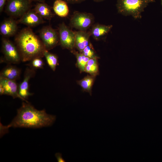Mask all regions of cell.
<instances>
[{
    "mask_svg": "<svg viewBox=\"0 0 162 162\" xmlns=\"http://www.w3.org/2000/svg\"><path fill=\"white\" fill-rule=\"evenodd\" d=\"M55 116L47 114L45 110H39L28 103L23 102L17 110V114L7 126L0 125L1 134L10 127L38 128L52 125Z\"/></svg>",
    "mask_w": 162,
    "mask_h": 162,
    "instance_id": "obj_1",
    "label": "cell"
},
{
    "mask_svg": "<svg viewBox=\"0 0 162 162\" xmlns=\"http://www.w3.org/2000/svg\"><path fill=\"white\" fill-rule=\"evenodd\" d=\"M15 41L23 62L43 57L46 50L40 38L29 27L22 30L15 37Z\"/></svg>",
    "mask_w": 162,
    "mask_h": 162,
    "instance_id": "obj_2",
    "label": "cell"
},
{
    "mask_svg": "<svg viewBox=\"0 0 162 162\" xmlns=\"http://www.w3.org/2000/svg\"><path fill=\"white\" fill-rule=\"evenodd\" d=\"M153 2L152 0H117L116 6L119 14L139 19L145 8Z\"/></svg>",
    "mask_w": 162,
    "mask_h": 162,
    "instance_id": "obj_3",
    "label": "cell"
},
{
    "mask_svg": "<svg viewBox=\"0 0 162 162\" xmlns=\"http://www.w3.org/2000/svg\"><path fill=\"white\" fill-rule=\"evenodd\" d=\"M32 2L29 0H7L5 11L12 17H21L30 9Z\"/></svg>",
    "mask_w": 162,
    "mask_h": 162,
    "instance_id": "obj_4",
    "label": "cell"
},
{
    "mask_svg": "<svg viewBox=\"0 0 162 162\" xmlns=\"http://www.w3.org/2000/svg\"><path fill=\"white\" fill-rule=\"evenodd\" d=\"M94 21V16L91 14L75 11L70 18V24L72 27L78 30L86 31Z\"/></svg>",
    "mask_w": 162,
    "mask_h": 162,
    "instance_id": "obj_5",
    "label": "cell"
},
{
    "mask_svg": "<svg viewBox=\"0 0 162 162\" xmlns=\"http://www.w3.org/2000/svg\"><path fill=\"white\" fill-rule=\"evenodd\" d=\"M39 36L47 50L54 48L59 42L58 32L50 26L43 27L39 31Z\"/></svg>",
    "mask_w": 162,
    "mask_h": 162,
    "instance_id": "obj_6",
    "label": "cell"
},
{
    "mask_svg": "<svg viewBox=\"0 0 162 162\" xmlns=\"http://www.w3.org/2000/svg\"><path fill=\"white\" fill-rule=\"evenodd\" d=\"M59 42L62 47L72 51L75 47L74 32L70 29L64 22L58 27Z\"/></svg>",
    "mask_w": 162,
    "mask_h": 162,
    "instance_id": "obj_7",
    "label": "cell"
},
{
    "mask_svg": "<svg viewBox=\"0 0 162 162\" xmlns=\"http://www.w3.org/2000/svg\"><path fill=\"white\" fill-rule=\"evenodd\" d=\"M2 52L7 61L11 63L18 64L21 61L16 45L11 41L7 39L2 38Z\"/></svg>",
    "mask_w": 162,
    "mask_h": 162,
    "instance_id": "obj_8",
    "label": "cell"
},
{
    "mask_svg": "<svg viewBox=\"0 0 162 162\" xmlns=\"http://www.w3.org/2000/svg\"><path fill=\"white\" fill-rule=\"evenodd\" d=\"M28 27H34L45 22L43 18L34 10L30 9L24 14L17 21Z\"/></svg>",
    "mask_w": 162,
    "mask_h": 162,
    "instance_id": "obj_9",
    "label": "cell"
},
{
    "mask_svg": "<svg viewBox=\"0 0 162 162\" xmlns=\"http://www.w3.org/2000/svg\"><path fill=\"white\" fill-rule=\"evenodd\" d=\"M0 85L4 91V94L10 95L14 98H19L26 102H28L23 98L19 94L18 87L15 81L7 79L0 76Z\"/></svg>",
    "mask_w": 162,
    "mask_h": 162,
    "instance_id": "obj_10",
    "label": "cell"
},
{
    "mask_svg": "<svg viewBox=\"0 0 162 162\" xmlns=\"http://www.w3.org/2000/svg\"><path fill=\"white\" fill-rule=\"evenodd\" d=\"M34 74V69L30 67L27 68L25 71L23 80L18 87L19 94L26 100L29 96L32 95L29 91V81Z\"/></svg>",
    "mask_w": 162,
    "mask_h": 162,
    "instance_id": "obj_11",
    "label": "cell"
},
{
    "mask_svg": "<svg viewBox=\"0 0 162 162\" xmlns=\"http://www.w3.org/2000/svg\"><path fill=\"white\" fill-rule=\"evenodd\" d=\"M17 21L11 18L4 20L1 23L0 26L1 34L6 37L13 36L17 32Z\"/></svg>",
    "mask_w": 162,
    "mask_h": 162,
    "instance_id": "obj_12",
    "label": "cell"
},
{
    "mask_svg": "<svg viewBox=\"0 0 162 162\" xmlns=\"http://www.w3.org/2000/svg\"><path fill=\"white\" fill-rule=\"evenodd\" d=\"M75 47L81 52L90 42L89 38L91 34L86 31H75Z\"/></svg>",
    "mask_w": 162,
    "mask_h": 162,
    "instance_id": "obj_13",
    "label": "cell"
},
{
    "mask_svg": "<svg viewBox=\"0 0 162 162\" xmlns=\"http://www.w3.org/2000/svg\"><path fill=\"white\" fill-rule=\"evenodd\" d=\"M112 25H106L97 24L94 25L90 32L91 35L95 40H100L109 32Z\"/></svg>",
    "mask_w": 162,
    "mask_h": 162,
    "instance_id": "obj_14",
    "label": "cell"
},
{
    "mask_svg": "<svg viewBox=\"0 0 162 162\" xmlns=\"http://www.w3.org/2000/svg\"><path fill=\"white\" fill-rule=\"evenodd\" d=\"M34 10L43 18L49 20L54 16L51 11V7L45 2H38Z\"/></svg>",
    "mask_w": 162,
    "mask_h": 162,
    "instance_id": "obj_15",
    "label": "cell"
},
{
    "mask_svg": "<svg viewBox=\"0 0 162 162\" xmlns=\"http://www.w3.org/2000/svg\"><path fill=\"white\" fill-rule=\"evenodd\" d=\"M20 70L15 66H8L2 70L0 76L8 80L16 81L20 78Z\"/></svg>",
    "mask_w": 162,
    "mask_h": 162,
    "instance_id": "obj_16",
    "label": "cell"
},
{
    "mask_svg": "<svg viewBox=\"0 0 162 162\" xmlns=\"http://www.w3.org/2000/svg\"><path fill=\"white\" fill-rule=\"evenodd\" d=\"M67 3L63 0H56L53 7L55 13L61 17L67 16L69 14V10Z\"/></svg>",
    "mask_w": 162,
    "mask_h": 162,
    "instance_id": "obj_17",
    "label": "cell"
},
{
    "mask_svg": "<svg viewBox=\"0 0 162 162\" xmlns=\"http://www.w3.org/2000/svg\"><path fill=\"white\" fill-rule=\"evenodd\" d=\"M95 76L88 75L78 81V84L84 91L89 92L91 95L92 88Z\"/></svg>",
    "mask_w": 162,
    "mask_h": 162,
    "instance_id": "obj_18",
    "label": "cell"
},
{
    "mask_svg": "<svg viewBox=\"0 0 162 162\" xmlns=\"http://www.w3.org/2000/svg\"><path fill=\"white\" fill-rule=\"evenodd\" d=\"M75 56L76 58V65L81 72H85V68L90 58L81 52L74 50L71 51Z\"/></svg>",
    "mask_w": 162,
    "mask_h": 162,
    "instance_id": "obj_19",
    "label": "cell"
},
{
    "mask_svg": "<svg viewBox=\"0 0 162 162\" xmlns=\"http://www.w3.org/2000/svg\"><path fill=\"white\" fill-rule=\"evenodd\" d=\"M98 58H90L86 67L85 72L95 76L99 72Z\"/></svg>",
    "mask_w": 162,
    "mask_h": 162,
    "instance_id": "obj_20",
    "label": "cell"
},
{
    "mask_svg": "<svg viewBox=\"0 0 162 162\" xmlns=\"http://www.w3.org/2000/svg\"><path fill=\"white\" fill-rule=\"evenodd\" d=\"M44 56L49 66L52 70L54 71L58 64L57 56L56 55L49 52L48 50H46L44 52Z\"/></svg>",
    "mask_w": 162,
    "mask_h": 162,
    "instance_id": "obj_21",
    "label": "cell"
},
{
    "mask_svg": "<svg viewBox=\"0 0 162 162\" xmlns=\"http://www.w3.org/2000/svg\"><path fill=\"white\" fill-rule=\"evenodd\" d=\"M80 52L90 58H98L90 42L89 44Z\"/></svg>",
    "mask_w": 162,
    "mask_h": 162,
    "instance_id": "obj_22",
    "label": "cell"
},
{
    "mask_svg": "<svg viewBox=\"0 0 162 162\" xmlns=\"http://www.w3.org/2000/svg\"><path fill=\"white\" fill-rule=\"evenodd\" d=\"M41 58L37 57L31 60L29 64L30 67L34 69L43 68L44 64Z\"/></svg>",
    "mask_w": 162,
    "mask_h": 162,
    "instance_id": "obj_23",
    "label": "cell"
},
{
    "mask_svg": "<svg viewBox=\"0 0 162 162\" xmlns=\"http://www.w3.org/2000/svg\"><path fill=\"white\" fill-rule=\"evenodd\" d=\"M55 156L56 157L58 162H65V160L62 158V155L60 153H56L55 154Z\"/></svg>",
    "mask_w": 162,
    "mask_h": 162,
    "instance_id": "obj_24",
    "label": "cell"
},
{
    "mask_svg": "<svg viewBox=\"0 0 162 162\" xmlns=\"http://www.w3.org/2000/svg\"><path fill=\"white\" fill-rule=\"evenodd\" d=\"M67 2V3L70 4L79 3L85 0H63Z\"/></svg>",
    "mask_w": 162,
    "mask_h": 162,
    "instance_id": "obj_25",
    "label": "cell"
},
{
    "mask_svg": "<svg viewBox=\"0 0 162 162\" xmlns=\"http://www.w3.org/2000/svg\"><path fill=\"white\" fill-rule=\"evenodd\" d=\"M7 0H0V13L3 11L4 8L6 4Z\"/></svg>",
    "mask_w": 162,
    "mask_h": 162,
    "instance_id": "obj_26",
    "label": "cell"
},
{
    "mask_svg": "<svg viewBox=\"0 0 162 162\" xmlns=\"http://www.w3.org/2000/svg\"><path fill=\"white\" fill-rule=\"evenodd\" d=\"M30 1L32 2H44L45 0H29Z\"/></svg>",
    "mask_w": 162,
    "mask_h": 162,
    "instance_id": "obj_27",
    "label": "cell"
},
{
    "mask_svg": "<svg viewBox=\"0 0 162 162\" xmlns=\"http://www.w3.org/2000/svg\"><path fill=\"white\" fill-rule=\"evenodd\" d=\"M93 0L95 2H99L103 1L105 0Z\"/></svg>",
    "mask_w": 162,
    "mask_h": 162,
    "instance_id": "obj_28",
    "label": "cell"
},
{
    "mask_svg": "<svg viewBox=\"0 0 162 162\" xmlns=\"http://www.w3.org/2000/svg\"><path fill=\"white\" fill-rule=\"evenodd\" d=\"M161 4L162 6V0H161Z\"/></svg>",
    "mask_w": 162,
    "mask_h": 162,
    "instance_id": "obj_29",
    "label": "cell"
},
{
    "mask_svg": "<svg viewBox=\"0 0 162 162\" xmlns=\"http://www.w3.org/2000/svg\"><path fill=\"white\" fill-rule=\"evenodd\" d=\"M152 1H153V2L154 1V0H152Z\"/></svg>",
    "mask_w": 162,
    "mask_h": 162,
    "instance_id": "obj_30",
    "label": "cell"
}]
</instances>
